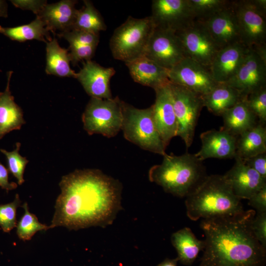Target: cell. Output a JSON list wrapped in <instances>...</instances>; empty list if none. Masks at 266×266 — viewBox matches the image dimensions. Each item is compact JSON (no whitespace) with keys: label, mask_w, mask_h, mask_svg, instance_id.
Segmentation results:
<instances>
[{"label":"cell","mask_w":266,"mask_h":266,"mask_svg":"<svg viewBox=\"0 0 266 266\" xmlns=\"http://www.w3.org/2000/svg\"><path fill=\"white\" fill-rule=\"evenodd\" d=\"M50 228L77 230L111 223L121 209L122 185L97 169L76 170L62 177Z\"/></svg>","instance_id":"6da1fadb"},{"label":"cell","mask_w":266,"mask_h":266,"mask_svg":"<svg viewBox=\"0 0 266 266\" xmlns=\"http://www.w3.org/2000/svg\"><path fill=\"white\" fill-rule=\"evenodd\" d=\"M255 214L252 209L232 216L201 220L204 247L198 266H265L266 248L251 229Z\"/></svg>","instance_id":"7a4b0ae2"},{"label":"cell","mask_w":266,"mask_h":266,"mask_svg":"<svg viewBox=\"0 0 266 266\" xmlns=\"http://www.w3.org/2000/svg\"><path fill=\"white\" fill-rule=\"evenodd\" d=\"M188 217L196 221L233 216L244 211L223 175H207L185 201Z\"/></svg>","instance_id":"3957f363"},{"label":"cell","mask_w":266,"mask_h":266,"mask_svg":"<svg viewBox=\"0 0 266 266\" xmlns=\"http://www.w3.org/2000/svg\"><path fill=\"white\" fill-rule=\"evenodd\" d=\"M207 176L203 161L188 152L180 156L166 154L162 163L152 166L148 172L151 182L179 198L192 193Z\"/></svg>","instance_id":"277c9868"},{"label":"cell","mask_w":266,"mask_h":266,"mask_svg":"<svg viewBox=\"0 0 266 266\" xmlns=\"http://www.w3.org/2000/svg\"><path fill=\"white\" fill-rule=\"evenodd\" d=\"M155 27L151 16L143 18L129 16L115 30L110 39L113 58L127 63L144 56Z\"/></svg>","instance_id":"5b68a950"},{"label":"cell","mask_w":266,"mask_h":266,"mask_svg":"<svg viewBox=\"0 0 266 266\" xmlns=\"http://www.w3.org/2000/svg\"><path fill=\"white\" fill-rule=\"evenodd\" d=\"M122 107L125 138L143 150L164 156L166 148L154 121L152 105L139 109L122 101Z\"/></svg>","instance_id":"8992f818"},{"label":"cell","mask_w":266,"mask_h":266,"mask_svg":"<svg viewBox=\"0 0 266 266\" xmlns=\"http://www.w3.org/2000/svg\"><path fill=\"white\" fill-rule=\"evenodd\" d=\"M122 101L118 97L110 99L91 98L82 116L84 129L90 135L115 136L121 130Z\"/></svg>","instance_id":"52a82bcc"},{"label":"cell","mask_w":266,"mask_h":266,"mask_svg":"<svg viewBox=\"0 0 266 266\" xmlns=\"http://www.w3.org/2000/svg\"><path fill=\"white\" fill-rule=\"evenodd\" d=\"M241 42L248 48L266 46V0H233Z\"/></svg>","instance_id":"ba28073f"},{"label":"cell","mask_w":266,"mask_h":266,"mask_svg":"<svg viewBox=\"0 0 266 266\" xmlns=\"http://www.w3.org/2000/svg\"><path fill=\"white\" fill-rule=\"evenodd\" d=\"M169 86L177 123L176 136L188 148L193 143L198 119L203 107L202 96L170 82Z\"/></svg>","instance_id":"9c48e42d"},{"label":"cell","mask_w":266,"mask_h":266,"mask_svg":"<svg viewBox=\"0 0 266 266\" xmlns=\"http://www.w3.org/2000/svg\"><path fill=\"white\" fill-rule=\"evenodd\" d=\"M226 84L243 98L266 87V46L250 48L237 72Z\"/></svg>","instance_id":"30bf717a"},{"label":"cell","mask_w":266,"mask_h":266,"mask_svg":"<svg viewBox=\"0 0 266 266\" xmlns=\"http://www.w3.org/2000/svg\"><path fill=\"white\" fill-rule=\"evenodd\" d=\"M176 33L186 58L209 68L220 48L204 26L195 20Z\"/></svg>","instance_id":"8fae6325"},{"label":"cell","mask_w":266,"mask_h":266,"mask_svg":"<svg viewBox=\"0 0 266 266\" xmlns=\"http://www.w3.org/2000/svg\"><path fill=\"white\" fill-rule=\"evenodd\" d=\"M144 56L169 70L186 58L175 32L155 27Z\"/></svg>","instance_id":"7c38bea8"},{"label":"cell","mask_w":266,"mask_h":266,"mask_svg":"<svg viewBox=\"0 0 266 266\" xmlns=\"http://www.w3.org/2000/svg\"><path fill=\"white\" fill-rule=\"evenodd\" d=\"M168 79L201 96L218 84L213 78L209 68L188 58L168 70Z\"/></svg>","instance_id":"4fadbf2b"},{"label":"cell","mask_w":266,"mask_h":266,"mask_svg":"<svg viewBox=\"0 0 266 266\" xmlns=\"http://www.w3.org/2000/svg\"><path fill=\"white\" fill-rule=\"evenodd\" d=\"M151 17L156 27L175 32L195 21L188 0H154Z\"/></svg>","instance_id":"5bb4252c"},{"label":"cell","mask_w":266,"mask_h":266,"mask_svg":"<svg viewBox=\"0 0 266 266\" xmlns=\"http://www.w3.org/2000/svg\"><path fill=\"white\" fill-rule=\"evenodd\" d=\"M169 82L154 90L156 99L152 105L154 121L166 148L171 139L176 136L177 132V123Z\"/></svg>","instance_id":"9a60e30c"},{"label":"cell","mask_w":266,"mask_h":266,"mask_svg":"<svg viewBox=\"0 0 266 266\" xmlns=\"http://www.w3.org/2000/svg\"><path fill=\"white\" fill-rule=\"evenodd\" d=\"M198 22L206 29L220 49L236 42H241L233 0L226 8L208 18Z\"/></svg>","instance_id":"2e32d148"},{"label":"cell","mask_w":266,"mask_h":266,"mask_svg":"<svg viewBox=\"0 0 266 266\" xmlns=\"http://www.w3.org/2000/svg\"><path fill=\"white\" fill-rule=\"evenodd\" d=\"M83 67L76 73V77L85 92L91 97L103 99L113 98L110 81L115 74L113 67H105L94 61L83 62Z\"/></svg>","instance_id":"e0dca14e"},{"label":"cell","mask_w":266,"mask_h":266,"mask_svg":"<svg viewBox=\"0 0 266 266\" xmlns=\"http://www.w3.org/2000/svg\"><path fill=\"white\" fill-rule=\"evenodd\" d=\"M249 48L236 42L221 48L209 67L213 78L218 83H226L237 72Z\"/></svg>","instance_id":"ac0fdd59"},{"label":"cell","mask_w":266,"mask_h":266,"mask_svg":"<svg viewBox=\"0 0 266 266\" xmlns=\"http://www.w3.org/2000/svg\"><path fill=\"white\" fill-rule=\"evenodd\" d=\"M234 159V164L223 175L224 177L236 197L241 200H248L266 186V179L246 165L241 159Z\"/></svg>","instance_id":"d6986e66"},{"label":"cell","mask_w":266,"mask_h":266,"mask_svg":"<svg viewBox=\"0 0 266 266\" xmlns=\"http://www.w3.org/2000/svg\"><path fill=\"white\" fill-rule=\"evenodd\" d=\"M201 146L196 155L201 161L208 158L233 159L235 157L236 137L224 129H212L200 135Z\"/></svg>","instance_id":"ffe728a7"},{"label":"cell","mask_w":266,"mask_h":266,"mask_svg":"<svg viewBox=\"0 0 266 266\" xmlns=\"http://www.w3.org/2000/svg\"><path fill=\"white\" fill-rule=\"evenodd\" d=\"M73 0H63L58 2L45 4L36 16L44 22L49 31L60 35L73 29L78 10Z\"/></svg>","instance_id":"44dd1931"},{"label":"cell","mask_w":266,"mask_h":266,"mask_svg":"<svg viewBox=\"0 0 266 266\" xmlns=\"http://www.w3.org/2000/svg\"><path fill=\"white\" fill-rule=\"evenodd\" d=\"M125 64L133 79L143 86L155 90L169 82L168 70L145 56Z\"/></svg>","instance_id":"7402d4cb"},{"label":"cell","mask_w":266,"mask_h":266,"mask_svg":"<svg viewBox=\"0 0 266 266\" xmlns=\"http://www.w3.org/2000/svg\"><path fill=\"white\" fill-rule=\"evenodd\" d=\"M13 72H7V83L3 92H0V140L7 133L20 130L26 122L21 108L15 103L10 90Z\"/></svg>","instance_id":"603a6c76"},{"label":"cell","mask_w":266,"mask_h":266,"mask_svg":"<svg viewBox=\"0 0 266 266\" xmlns=\"http://www.w3.org/2000/svg\"><path fill=\"white\" fill-rule=\"evenodd\" d=\"M246 99H243L221 116L223 119L221 128L236 137L259 123L257 117L248 106Z\"/></svg>","instance_id":"cb8c5ba5"},{"label":"cell","mask_w":266,"mask_h":266,"mask_svg":"<svg viewBox=\"0 0 266 266\" xmlns=\"http://www.w3.org/2000/svg\"><path fill=\"white\" fill-rule=\"evenodd\" d=\"M202 99L203 107L214 115L221 116L244 98L234 88L226 83H218Z\"/></svg>","instance_id":"d4e9b609"},{"label":"cell","mask_w":266,"mask_h":266,"mask_svg":"<svg viewBox=\"0 0 266 266\" xmlns=\"http://www.w3.org/2000/svg\"><path fill=\"white\" fill-rule=\"evenodd\" d=\"M171 242L177 253L178 262L191 266L204 247V241L197 238L190 228L184 227L172 233Z\"/></svg>","instance_id":"484cf974"},{"label":"cell","mask_w":266,"mask_h":266,"mask_svg":"<svg viewBox=\"0 0 266 266\" xmlns=\"http://www.w3.org/2000/svg\"><path fill=\"white\" fill-rule=\"evenodd\" d=\"M263 153H266L265 125L258 123L236 137L235 158L244 160Z\"/></svg>","instance_id":"4316f807"},{"label":"cell","mask_w":266,"mask_h":266,"mask_svg":"<svg viewBox=\"0 0 266 266\" xmlns=\"http://www.w3.org/2000/svg\"><path fill=\"white\" fill-rule=\"evenodd\" d=\"M46 43V73L60 77L75 78L76 73L70 67L68 50L61 47L55 38Z\"/></svg>","instance_id":"83f0119b"},{"label":"cell","mask_w":266,"mask_h":266,"mask_svg":"<svg viewBox=\"0 0 266 266\" xmlns=\"http://www.w3.org/2000/svg\"><path fill=\"white\" fill-rule=\"evenodd\" d=\"M0 33L11 40L19 42L36 39L46 43L52 39L49 31L38 16L28 24L14 27H3L0 25Z\"/></svg>","instance_id":"f1b7e54d"},{"label":"cell","mask_w":266,"mask_h":266,"mask_svg":"<svg viewBox=\"0 0 266 266\" xmlns=\"http://www.w3.org/2000/svg\"><path fill=\"white\" fill-rule=\"evenodd\" d=\"M83 7L78 10L73 29L96 33L105 31L106 26L103 18L90 0H84Z\"/></svg>","instance_id":"f546056e"},{"label":"cell","mask_w":266,"mask_h":266,"mask_svg":"<svg viewBox=\"0 0 266 266\" xmlns=\"http://www.w3.org/2000/svg\"><path fill=\"white\" fill-rule=\"evenodd\" d=\"M194 19L203 21L227 7L231 0H188Z\"/></svg>","instance_id":"4dcf8cb0"},{"label":"cell","mask_w":266,"mask_h":266,"mask_svg":"<svg viewBox=\"0 0 266 266\" xmlns=\"http://www.w3.org/2000/svg\"><path fill=\"white\" fill-rule=\"evenodd\" d=\"M22 207L24 209V213L18 223L16 231L20 239L29 240L38 231L50 229L49 226L40 223L36 216L29 211L27 202Z\"/></svg>","instance_id":"1f68e13d"},{"label":"cell","mask_w":266,"mask_h":266,"mask_svg":"<svg viewBox=\"0 0 266 266\" xmlns=\"http://www.w3.org/2000/svg\"><path fill=\"white\" fill-rule=\"evenodd\" d=\"M21 146L20 142H16V147L12 151H7L0 149V151L6 158L8 170L17 179L18 185H21L24 182L23 174L27 164L29 161L26 158L22 157L19 154Z\"/></svg>","instance_id":"d6a6232c"},{"label":"cell","mask_w":266,"mask_h":266,"mask_svg":"<svg viewBox=\"0 0 266 266\" xmlns=\"http://www.w3.org/2000/svg\"><path fill=\"white\" fill-rule=\"evenodd\" d=\"M21 203L16 194L12 202L0 205V227L4 232L9 233L16 226V211Z\"/></svg>","instance_id":"836d02e7"},{"label":"cell","mask_w":266,"mask_h":266,"mask_svg":"<svg viewBox=\"0 0 266 266\" xmlns=\"http://www.w3.org/2000/svg\"><path fill=\"white\" fill-rule=\"evenodd\" d=\"M248 106L263 125L266 123V87L257 90L248 96L246 99Z\"/></svg>","instance_id":"e575fe53"},{"label":"cell","mask_w":266,"mask_h":266,"mask_svg":"<svg viewBox=\"0 0 266 266\" xmlns=\"http://www.w3.org/2000/svg\"><path fill=\"white\" fill-rule=\"evenodd\" d=\"M58 36L64 37L69 44L76 43L98 46L99 42V33L83 30L72 29Z\"/></svg>","instance_id":"d590c367"},{"label":"cell","mask_w":266,"mask_h":266,"mask_svg":"<svg viewBox=\"0 0 266 266\" xmlns=\"http://www.w3.org/2000/svg\"><path fill=\"white\" fill-rule=\"evenodd\" d=\"M97 46L82 45L76 43H70L69 53L70 62L73 65L77 64L80 61L91 60L96 50Z\"/></svg>","instance_id":"8d00e7d4"},{"label":"cell","mask_w":266,"mask_h":266,"mask_svg":"<svg viewBox=\"0 0 266 266\" xmlns=\"http://www.w3.org/2000/svg\"><path fill=\"white\" fill-rule=\"evenodd\" d=\"M251 229L256 239L266 248V212L256 213L251 222Z\"/></svg>","instance_id":"74e56055"},{"label":"cell","mask_w":266,"mask_h":266,"mask_svg":"<svg viewBox=\"0 0 266 266\" xmlns=\"http://www.w3.org/2000/svg\"><path fill=\"white\" fill-rule=\"evenodd\" d=\"M243 161L246 165L266 179V153L258 154Z\"/></svg>","instance_id":"f35d334b"},{"label":"cell","mask_w":266,"mask_h":266,"mask_svg":"<svg viewBox=\"0 0 266 266\" xmlns=\"http://www.w3.org/2000/svg\"><path fill=\"white\" fill-rule=\"evenodd\" d=\"M248 204L256 213L266 212V186L254 194L248 200Z\"/></svg>","instance_id":"ab89813d"},{"label":"cell","mask_w":266,"mask_h":266,"mask_svg":"<svg viewBox=\"0 0 266 266\" xmlns=\"http://www.w3.org/2000/svg\"><path fill=\"white\" fill-rule=\"evenodd\" d=\"M10 1L15 7L31 10L36 15L47 4L45 0H12Z\"/></svg>","instance_id":"60d3db41"},{"label":"cell","mask_w":266,"mask_h":266,"mask_svg":"<svg viewBox=\"0 0 266 266\" xmlns=\"http://www.w3.org/2000/svg\"><path fill=\"white\" fill-rule=\"evenodd\" d=\"M0 187L5 189L7 192L9 191L15 189L17 187V184L15 182H9L8 181V170L0 162Z\"/></svg>","instance_id":"b9f144b4"},{"label":"cell","mask_w":266,"mask_h":266,"mask_svg":"<svg viewBox=\"0 0 266 266\" xmlns=\"http://www.w3.org/2000/svg\"><path fill=\"white\" fill-rule=\"evenodd\" d=\"M8 6L6 1L0 0V18L8 16Z\"/></svg>","instance_id":"7bdbcfd3"},{"label":"cell","mask_w":266,"mask_h":266,"mask_svg":"<svg viewBox=\"0 0 266 266\" xmlns=\"http://www.w3.org/2000/svg\"><path fill=\"white\" fill-rule=\"evenodd\" d=\"M178 262L176 258L172 259L166 258L159 264L157 266H177Z\"/></svg>","instance_id":"ee69618b"}]
</instances>
